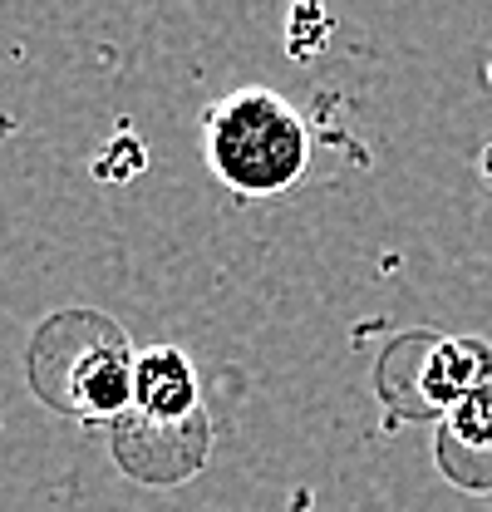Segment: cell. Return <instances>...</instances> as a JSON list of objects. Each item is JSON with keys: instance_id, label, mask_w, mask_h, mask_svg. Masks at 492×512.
<instances>
[{"instance_id": "5b68a950", "label": "cell", "mask_w": 492, "mask_h": 512, "mask_svg": "<svg viewBox=\"0 0 492 512\" xmlns=\"http://www.w3.org/2000/svg\"><path fill=\"white\" fill-rule=\"evenodd\" d=\"M492 384V345L488 340H429L419 365V404L429 414H448L468 394Z\"/></svg>"}, {"instance_id": "3957f363", "label": "cell", "mask_w": 492, "mask_h": 512, "mask_svg": "<svg viewBox=\"0 0 492 512\" xmlns=\"http://www.w3.org/2000/svg\"><path fill=\"white\" fill-rule=\"evenodd\" d=\"M133 414L148 429H178L202 419V384L178 345H148L133 360Z\"/></svg>"}, {"instance_id": "277c9868", "label": "cell", "mask_w": 492, "mask_h": 512, "mask_svg": "<svg viewBox=\"0 0 492 512\" xmlns=\"http://www.w3.org/2000/svg\"><path fill=\"white\" fill-rule=\"evenodd\" d=\"M438 463L443 473L468 488V493H492V384L468 394L443 414L438 429Z\"/></svg>"}, {"instance_id": "7a4b0ae2", "label": "cell", "mask_w": 492, "mask_h": 512, "mask_svg": "<svg viewBox=\"0 0 492 512\" xmlns=\"http://www.w3.org/2000/svg\"><path fill=\"white\" fill-rule=\"evenodd\" d=\"M133 360L138 350H128L119 330L104 325L89 345H79L60 404L84 419H119L123 409H133Z\"/></svg>"}, {"instance_id": "8992f818", "label": "cell", "mask_w": 492, "mask_h": 512, "mask_svg": "<svg viewBox=\"0 0 492 512\" xmlns=\"http://www.w3.org/2000/svg\"><path fill=\"white\" fill-rule=\"evenodd\" d=\"M483 178H488V183H492V143H488V148H483Z\"/></svg>"}, {"instance_id": "6da1fadb", "label": "cell", "mask_w": 492, "mask_h": 512, "mask_svg": "<svg viewBox=\"0 0 492 512\" xmlns=\"http://www.w3.org/2000/svg\"><path fill=\"white\" fill-rule=\"evenodd\" d=\"M202 158L237 197H281L310 168V128L276 89H232L202 114Z\"/></svg>"}]
</instances>
